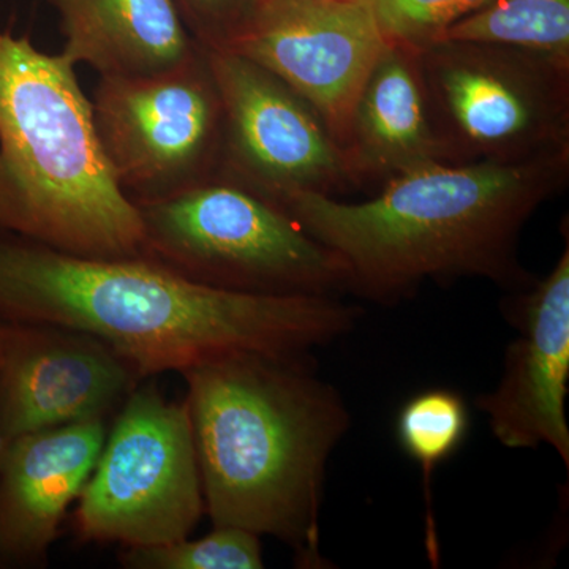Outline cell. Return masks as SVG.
Returning <instances> with one entry per match:
<instances>
[{
  "label": "cell",
  "mask_w": 569,
  "mask_h": 569,
  "mask_svg": "<svg viewBox=\"0 0 569 569\" xmlns=\"http://www.w3.org/2000/svg\"><path fill=\"white\" fill-rule=\"evenodd\" d=\"M0 317L99 340L138 381L234 353L310 358L358 309L336 296L239 293L151 258H92L0 231Z\"/></svg>",
  "instance_id": "obj_1"
},
{
  "label": "cell",
  "mask_w": 569,
  "mask_h": 569,
  "mask_svg": "<svg viewBox=\"0 0 569 569\" xmlns=\"http://www.w3.org/2000/svg\"><path fill=\"white\" fill-rule=\"evenodd\" d=\"M568 181L569 151L520 163L430 164L361 203L299 193L280 208L340 258L350 291L388 305L426 280L479 277L530 287L520 234Z\"/></svg>",
  "instance_id": "obj_2"
},
{
  "label": "cell",
  "mask_w": 569,
  "mask_h": 569,
  "mask_svg": "<svg viewBox=\"0 0 569 569\" xmlns=\"http://www.w3.org/2000/svg\"><path fill=\"white\" fill-rule=\"evenodd\" d=\"M213 527L280 539L320 563L326 466L350 427L309 358L234 353L181 373Z\"/></svg>",
  "instance_id": "obj_3"
},
{
  "label": "cell",
  "mask_w": 569,
  "mask_h": 569,
  "mask_svg": "<svg viewBox=\"0 0 569 569\" xmlns=\"http://www.w3.org/2000/svg\"><path fill=\"white\" fill-rule=\"evenodd\" d=\"M0 231L80 257L144 249L141 213L112 174L73 63L2 28Z\"/></svg>",
  "instance_id": "obj_4"
},
{
  "label": "cell",
  "mask_w": 569,
  "mask_h": 569,
  "mask_svg": "<svg viewBox=\"0 0 569 569\" xmlns=\"http://www.w3.org/2000/svg\"><path fill=\"white\" fill-rule=\"evenodd\" d=\"M142 257L194 282L268 296L350 291L346 264L280 206L216 178L162 200L137 204Z\"/></svg>",
  "instance_id": "obj_5"
},
{
  "label": "cell",
  "mask_w": 569,
  "mask_h": 569,
  "mask_svg": "<svg viewBox=\"0 0 569 569\" xmlns=\"http://www.w3.org/2000/svg\"><path fill=\"white\" fill-rule=\"evenodd\" d=\"M445 162L520 163L569 151V66L539 52L441 40L419 51Z\"/></svg>",
  "instance_id": "obj_6"
},
{
  "label": "cell",
  "mask_w": 569,
  "mask_h": 569,
  "mask_svg": "<svg viewBox=\"0 0 569 569\" xmlns=\"http://www.w3.org/2000/svg\"><path fill=\"white\" fill-rule=\"evenodd\" d=\"M78 501L82 541L134 548L189 538L204 497L187 403L137 385Z\"/></svg>",
  "instance_id": "obj_7"
},
{
  "label": "cell",
  "mask_w": 569,
  "mask_h": 569,
  "mask_svg": "<svg viewBox=\"0 0 569 569\" xmlns=\"http://www.w3.org/2000/svg\"><path fill=\"white\" fill-rule=\"evenodd\" d=\"M91 103L112 174L134 204L219 178L223 107L204 47L162 73L100 78Z\"/></svg>",
  "instance_id": "obj_8"
},
{
  "label": "cell",
  "mask_w": 569,
  "mask_h": 569,
  "mask_svg": "<svg viewBox=\"0 0 569 569\" xmlns=\"http://www.w3.org/2000/svg\"><path fill=\"white\" fill-rule=\"evenodd\" d=\"M206 56L223 107L219 178L277 206L355 189L342 148L290 86L238 52L206 48Z\"/></svg>",
  "instance_id": "obj_9"
},
{
  "label": "cell",
  "mask_w": 569,
  "mask_h": 569,
  "mask_svg": "<svg viewBox=\"0 0 569 569\" xmlns=\"http://www.w3.org/2000/svg\"><path fill=\"white\" fill-rule=\"evenodd\" d=\"M387 43L362 0H258L222 50L290 86L342 148L356 100Z\"/></svg>",
  "instance_id": "obj_10"
},
{
  "label": "cell",
  "mask_w": 569,
  "mask_h": 569,
  "mask_svg": "<svg viewBox=\"0 0 569 569\" xmlns=\"http://www.w3.org/2000/svg\"><path fill=\"white\" fill-rule=\"evenodd\" d=\"M140 381L99 340L0 317V440L104 417Z\"/></svg>",
  "instance_id": "obj_11"
},
{
  "label": "cell",
  "mask_w": 569,
  "mask_h": 569,
  "mask_svg": "<svg viewBox=\"0 0 569 569\" xmlns=\"http://www.w3.org/2000/svg\"><path fill=\"white\" fill-rule=\"evenodd\" d=\"M520 336L508 347L500 383L478 399L505 447L548 445L569 467V239L550 274L512 306Z\"/></svg>",
  "instance_id": "obj_12"
},
{
  "label": "cell",
  "mask_w": 569,
  "mask_h": 569,
  "mask_svg": "<svg viewBox=\"0 0 569 569\" xmlns=\"http://www.w3.org/2000/svg\"><path fill=\"white\" fill-rule=\"evenodd\" d=\"M104 417L36 430L0 455V565L41 567L107 438Z\"/></svg>",
  "instance_id": "obj_13"
},
{
  "label": "cell",
  "mask_w": 569,
  "mask_h": 569,
  "mask_svg": "<svg viewBox=\"0 0 569 569\" xmlns=\"http://www.w3.org/2000/svg\"><path fill=\"white\" fill-rule=\"evenodd\" d=\"M419 51L388 41L356 100L342 146L355 189H377L392 179L445 162Z\"/></svg>",
  "instance_id": "obj_14"
},
{
  "label": "cell",
  "mask_w": 569,
  "mask_h": 569,
  "mask_svg": "<svg viewBox=\"0 0 569 569\" xmlns=\"http://www.w3.org/2000/svg\"><path fill=\"white\" fill-rule=\"evenodd\" d=\"M61 18V54L100 78L149 77L190 61L201 44L171 0H50Z\"/></svg>",
  "instance_id": "obj_15"
},
{
  "label": "cell",
  "mask_w": 569,
  "mask_h": 569,
  "mask_svg": "<svg viewBox=\"0 0 569 569\" xmlns=\"http://www.w3.org/2000/svg\"><path fill=\"white\" fill-rule=\"evenodd\" d=\"M441 40L503 44L569 66V0H490Z\"/></svg>",
  "instance_id": "obj_16"
},
{
  "label": "cell",
  "mask_w": 569,
  "mask_h": 569,
  "mask_svg": "<svg viewBox=\"0 0 569 569\" xmlns=\"http://www.w3.org/2000/svg\"><path fill=\"white\" fill-rule=\"evenodd\" d=\"M467 430L466 400L449 389L411 397L397 418L400 447L421 466L426 488L436 468L462 445Z\"/></svg>",
  "instance_id": "obj_17"
},
{
  "label": "cell",
  "mask_w": 569,
  "mask_h": 569,
  "mask_svg": "<svg viewBox=\"0 0 569 569\" xmlns=\"http://www.w3.org/2000/svg\"><path fill=\"white\" fill-rule=\"evenodd\" d=\"M258 535L239 527H213L200 539L123 548L119 561L129 569H261Z\"/></svg>",
  "instance_id": "obj_18"
},
{
  "label": "cell",
  "mask_w": 569,
  "mask_h": 569,
  "mask_svg": "<svg viewBox=\"0 0 569 569\" xmlns=\"http://www.w3.org/2000/svg\"><path fill=\"white\" fill-rule=\"evenodd\" d=\"M387 41L425 50L490 0H362Z\"/></svg>",
  "instance_id": "obj_19"
},
{
  "label": "cell",
  "mask_w": 569,
  "mask_h": 569,
  "mask_svg": "<svg viewBox=\"0 0 569 569\" xmlns=\"http://www.w3.org/2000/svg\"><path fill=\"white\" fill-rule=\"evenodd\" d=\"M193 39L222 50L249 20L258 0H171Z\"/></svg>",
  "instance_id": "obj_20"
},
{
  "label": "cell",
  "mask_w": 569,
  "mask_h": 569,
  "mask_svg": "<svg viewBox=\"0 0 569 569\" xmlns=\"http://www.w3.org/2000/svg\"><path fill=\"white\" fill-rule=\"evenodd\" d=\"M2 449H3V441L0 440V455H2Z\"/></svg>",
  "instance_id": "obj_21"
}]
</instances>
